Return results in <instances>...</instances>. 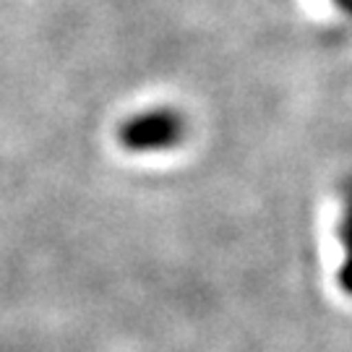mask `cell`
I'll list each match as a JSON object with an SVG mask.
<instances>
[{"label":"cell","instance_id":"6da1fadb","mask_svg":"<svg viewBox=\"0 0 352 352\" xmlns=\"http://www.w3.org/2000/svg\"><path fill=\"white\" fill-rule=\"evenodd\" d=\"M186 136V123L175 110H149L126 120L118 139L128 151H164L173 149Z\"/></svg>","mask_w":352,"mask_h":352},{"label":"cell","instance_id":"7a4b0ae2","mask_svg":"<svg viewBox=\"0 0 352 352\" xmlns=\"http://www.w3.org/2000/svg\"><path fill=\"white\" fill-rule=\"evenodd\" d=\"M342 282H344L347 289H352V212L347 217V261L342 266Z\"/></svg>","mask_w":352,"mask_h":352}]
</instances>
